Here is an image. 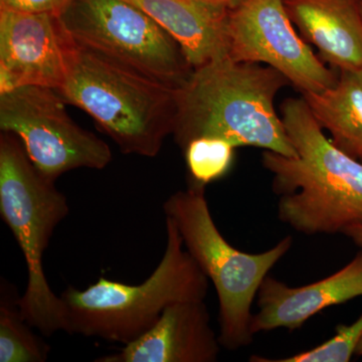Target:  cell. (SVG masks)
Listing matches in <instances>:
<instances>
[{"mask_svg":"<svg viewBox=\"0 0 362 362\" xmlns=\"http://www.w3.org/2000/svg\"><path fill=\"white\" fill-rule=\"evenodd\" d=\"M282 120L297 156L265 150L262 158L281 197L279 220L309 235L362 223L361 162L327 139L303 97L284 101Z\"/></svg>","mask_w":362,"mask_h":362,"instance_id":"6da1fadb","label":"cell"},{"mask_svg":"<svg viewBox=\"0 0 362 362\" xmlns=\"http://www.w3.org/2000/svg\"><path fill=\"white\" fill-rule=\"evenodd\" d=\"M276 69L226 56L194 69L177 89L176 143L185 149L195 138L216 137L237 147H258L297 156L275 110V98L289 86Z\"/></svg>","mask_w":362,"mask_h":362,"instance_id":"7a4b0ae2","label":"cell"},{"mask_svg":"<svg viewBox=\"0 0 362 362\" xmlns=\"http://www.w3.org/2000/svg\"><path fill=\"white\" fill-rule=\"evenodd\" d=\"M57 92L89 114L124 154L156 157L175 130L177 90L78 45L71 37Z\"/></svg>","mask_w":362,"mask_h":362,"instance_id":"3957f363","label":"cell"},{"mask_svg":"<svg viewBox=\"0 0 362 362\" xmlns=\"http://www.w3.org/2000/svg\"><path fill=\"white\" fill-rule=\"evenodd\" d=\"M166 247L144 282L128 285L100 277L87 289L66 288V332L112 342L134 341L171 304L206 299L209 280L185 249L177 226L166 218Z\"/></svg>","mask_w":362,"mask_h":362,"instance_id":"277c9868","label":"cell"},{"mask_svg":"<svg viewBox=\"0 0 362 362\" xmlns=\"http://www.w3.org/2000/svg\"><path fill=\"white\" fill-rule=\"evenodd\" d=\"M70 214L66 195L40 175L13 133L0 134V216L16 238L28 269L21 313L45 337L66 331L65 307L45 275L44 256L57 226Z\"/></svg>","mask_w":362,"mask_h":362,"instance_id":"5b68a950","label":"cell"},{"mask_svg":"<svg viewBox=\"0 0 362 362\" xmlns=\"http://www.w3.org/2000/svg\"><path fill=\"white\" fill-rule=\"evenodd\" d=\"M166 218L177 226L185 249L211 281L220 304L221 346L238 350L251 344L252 306L269 272L291 249L288 235L268 251L250 254L235 249L214 223L206 187L190 182L163 204Z\"/></svg>","mask_w":362,"mask_h":362,"instance_id":"8992f818","label":"cell"},{"mask_svg":"<svg viewBox=\"0 0 362 362\" xmlns=\"http://www.w3.org/2000/svg\"><path fill=\"white\" fill-rule=\"evenodd\" d=\"M59 20L78 45L173 89L194 73L175 37L125 0H73Z\"/></svg>","mask_w":362,"mask_h":362,"instance_id":"52a82bcc","label":"cell"},{"mask_svg":"<svg viewBox=\"0 0 362 362\" xmlns=\"http://www.w3.org/2000/svg\"><path fill=\"white\" fill-rule=\"evenodd\" d=\"M56 90L25 86L0 93V129L21 140L40 175L54 181L78 168L110 164L109 145L69 115Z\"/></svg>","mask_w":362,"mask_h":362,"instance_id":"ba28073f","label":"cell"},{"mask_svg":"<svg viewBox=\"0 0 362 362\" xmlns=\"http://www.w3.org/2000/svg\"><path fill=\"white\" fill-rule=\"evenodd\" d=\"M228 57L265 64L301 94L333 87L339 71L325 66L297 35L283 0H243L228 16Z\"/></svg>","mask_w":362,"mask_h":362,"instance_id":"9c48e42d","label":"cell"},{"mask_svg":"<svg viewBox=\"0 0 362 362\" xmlns=\"http://www.w3.org/2000/svg\"><path fill=\"white\" fill-rule=\"evenodd\" d=\"M70 42L58 16L0 11V93L25 86L58 90Z\"/></svg>","mask_w":362,"mask_h":362,"instance_id":"30bf717a","label":"cell"},{"mask_svg":"<svg viewBox=\"0 0 362 362\" xmlns=\"http://www.w3.org/2000/svg\"><path fill=\"white\" fill-rule=\"evenodd\" d=\"M221 346L204 300H194L171 304L147 332L95 361L214 362Z\"/></svg>","mask_w":362,"mask_h":362,"instance_id":"8fae6325","label":"cell"},{"mask_svg":"<svg viewBox=\"0 0 362 362\" xmlns=\"http://www.w3.org/2000/svg\"><path fill=\"white\" fill-rule=\"evenodd\" d=\"M257 296L259 311L252 316V334L298 329L328 307L362 296V251L337 273L302 287H290L267 276Z\"/></svg>","mask_w":362,"mask_h":362,"instance_id":"7c38bea8","label":"cell"},{"mask_svg":"<svg viewBox=\"0 0 362 362\" xmlns=\"http://www.w3.org/2000/svg\"><path fill=\"white\" fill-rule=\"evenodd\" d=\"M302 39L337 71H362L359 0H283Z\"/></svg>","mask_w":362,"mask_h":362,"instance_id":"4fadbf2b","label":"cell"},{"mask_svg":"<svg viewBox=\"0 0 362 362\" xmlns=\"http://www.w3.org/2000/svg\"><path fill=\"white\" fill-rule=\"evenodd\" d=\"M173 35L192 68L228 56L230 9L199 0H125Z\"/></svg>","mask_w":362,"mask_h":362,"instance_id":"5bb4252c","label":"cell"},{"mask_svg":"<svg viewBox=\"0 0 362 362\" xmlns=\"http://www.w3.org/2000/svg\"><path fill=\"white\" fill-rule=\"evenodd\" d=\"M338 71L333 87L302 97L318 125L330 133L331 142L362 163V71Z\"/></svg>","mask_w":362,"mask_h":362,"instance_id":"9a60e30c","label":"cell"},{"mask_svg":"<svg viewBox=\"0 0 362 362\" xmlns=\"http://www.w3.org/2000/svg\"><path fill=\"white\" fill-rule=\"evenodd\" d=\"M16 286L1 279L0 286V362H45L51 347L32 330L21 313Z\"/></svg>","mask_w":362,"mask_h":362,"instance_id":"2e32d148","label":"cell"},{"mask_svg":"<svg viewBox=\"0 0 362 362\" xmlns=\"http://www.w3.org/2000/svg\"><path fill=\"white\" fill-rule=\"evenodd\" d=\"M235 148L221 138L199 137L192 140L183 149L190 181L206 187L223 178L232 168Z\"/></svg>","mask_w":362,"mask_h":362,"instance_id":"e0dca14e","label":"cell"},{"mask_svg":"<svg viewBox=\"0 0 362 362\" xmlns=\"http://www.w3.org/2000/svg\"><path fill=\"white\" fill-rule=\"evenodd\" d=\"M362 339V315L349 325H339L329 340L315 347L285 358L271 359L252 356V362H349Z\"/></svg>","mask_w":362,"mask_h":362,"instance_id":"ac0fdd59","label":"cell"},{"mask_svg":"<svg viewBox=\"0 0 362 362\" xmlns=\"http://www.w3.org/2000/svg\"><path fill=\"white\" fill-rule=\"evenodd\" d=\"M73 0H0V11L61 16Z\"/></svg>","mask_w":362,"mask_h":362,"instance_id":"d6986e66","label":"cell"},{"mask_svg":"<svg viewBox=\"0 0 362 362\" xmlns=\"http://www.w3.org/2000/svg\"><path fill=\"white\" fill-rule=\"evenodd\" d=\"M342 233L349 238L357 247H361L362 251V223L349 226Z\"/></svg>","mask_w":362,"mask_h":362,"instance_id":"ffe728a7","label":"cell"},{"mask_svg":"<svg viewBox=\"0 0 362 362\" xmlns=\"http://www.w3.org/2000/svg\"><path fill=\"white\" fill-rule=\"evenodd\" d=\"M199 1L206 2V4H211V6L232 9L233 7L237 6L240 2H242L243 0H199Z\"/></svg>","mask_w":362,"mask_h":362,"instance_id":"44dd1931","label":"cell"},{"mask_svg":"<svg viewBox=\"0 0 362 362\" xmlns=\"http://www.w3.org/2000/svg\"><path fill=\"white\" fill-rule=\"evenodd\" d=\"M356 356H362V339L361 341L359 342L358 347H357L356 350Z\"/></svg>","mask_w":362,"mask_h":362,"instance_id":"7402d4cb","label":"cell"},{"mask_svg":"<svg viewBox=\"0 0 362 362\" xmlns=\"http://www.w3.org/2000/svg\"><path fill=\"white\" fill-rule=\"evenodd\" d=\"M359 8H361V13L362 16V0H359Z\"/></svg>","mask_w":362,"mask_h":362,"instance_id":"603a6c76","label":"cell"}]
</instances>
